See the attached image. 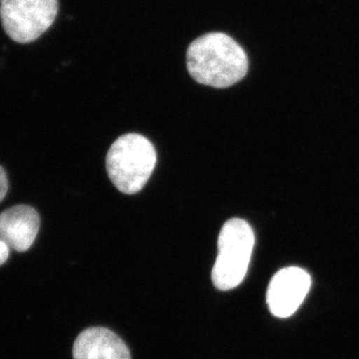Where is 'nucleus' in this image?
<instances>
[{
	"label": "nucleus",
	"mask_w": 359,
	"mask_h": 359,
	"mask_svg": "<svg viewBox=\"0 0 359 359\" xmlns=\"http://www.w3.org/2000/svg\"><path fill=\"white\" fill-rule=\"evenodd\" d=\"M157 154L153 144L139 134H126L112 144L106 168L112 183L120 192L138 193L154 171Z\"/></svg>",
	"instance_id": "f03ea898"
},
{
	"label": "nucleus",
	"mask_w": 359,
	"mask_h": 359,
	"mask_svg": "<svg viewBox=\"0 0 359 359\" xmlns=\"http://www.w3.org/2000/svg\"><path fill=\"white\" fill-rule=\"evenodd\" d=\"M39 226V212L29 205H14L0 212V241L16 252L32 248Z\"/></svg>",
	"instance_id": "423d86ee"
},
{
	"label": "nucleus",
	"mask_w": 359,
	"mask_h": 359,
	"mask_svg": "<svg viewBox=\"0 0 359 359\" xmlns=\"http://www.w3.org/2000/svg\"><path fill=\"white\" fill-rule=\"evenodd\" d=\"M255 241L254 231L244 219H231L224 224L218 238V257L212 271V283L217 289L230 290L243 283Z\"/></svg>",
	"instance_id": "7ed1b4c3"
},
{
	"label": "nucleus",
	"mask_w": 359,
	"mask_h": 359,
	"mask_svg": "<svg viewBox=\"0 0 359 359\" xmlns=\"http://www.w3.org/2000/svg\"><path fill=\"white\" fill-rule=\"evenodd\" d=\"M187 68L198 83L226 88L247 75L249 60L236 40L224 33L212 32L190 44Z\"/></svg>",
	"instance_id": "f257e3e1"
},
{
	"label": "nucleus",
	"mask_w": 359,
	"mask_h": 359,
	"mask_svg": "<svg viewBox=\"0 0 359 359\" xmlns=\"http://www.w3.org/2000/svg\"><path fill=\"white\" fill-rule=\"evenodd\" d=\"M8 191V180L4 168L0 167V202L6 197Z\"/></svg>",
	"instance_id": "6e6552de"
},
{
	"label": "nucleus",
	"mask_w": 359,
	"mask_h": 359,
	"mask_svg": "<svg viewBox=\"0 0 359 359\" xmlns=\"http://www.w3.org/2000/svg\"><path fill=\"white\" fill-rule=\"evenodd\" d=\"M308 271L297 266L280 269L271 278L266 292L269 311L276 318H290L301 306L311 290Z\"/></svg>",
	"instance_id": "39448f33"
},
{
	"label": "nucleus",
	"mask_w": 359,
	"mask_h": 359,
	"mask_svg": "<svg viewBox=\"0 0 359 359\" xmlns=\"http://www.w3.org/2000/svg\"><path fill=\"white\" fill-rule=\"evenodd\" d=\"M9 252H11V248L6 243L0 241V266H2L8 259Z\"/></svg>",
	"instance_id": "1a4fd4ad"
},
{
	"label": "nucleus",
	"mask_w": 359,
	"mask_h": 359,
	"mask_svg": "<svg viewBox=\"0 0 359 359\" xmlns=\"http://www.w3.org/2000/svg\"><path fill=\"white\" fill-rule=\"evenodd\" d=\"M58 0H0V20L6 34L18 43L39 39L53 25Z\"/></svg>",
	"instance_id": "20e7f679"
},
{
	"label": "nucleus",
	"mask_w": 359,
	"mask_h": 359,
	"mask_svg": "<svg viewBox=\"0 0 359 359\" xmlns=\"http://www.w3.org/2000/svg\"><path fill=\"white\" fill-rule=\"evenodd\" d=\"M74 359H131L128 347L107 328L91 327L75 340Z\"/></svg>",
	"instance_id": "0eeeda50"
}]
</instances>
